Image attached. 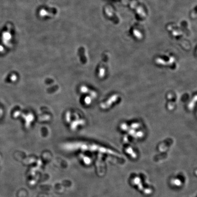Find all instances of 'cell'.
I'll return each mask as SVG.
<instances>
[{
	"instance_id": "cell-1",
	"label": "cell",
	"mask_w": 197,
	"mask_h": 197,
	"mask_svg": "<svg viewBox=\"0 0 197 197\" xmlns=\"http://www.w3.org/2000/svg\"><path fill=\"white\" fill-rule=\"evenodd\" d=\"M64 148L68 151L98 152L103 154L111 155L118 158H121V155L116 151L112 150L99 145L84 141H74L66 143L63 146Z\"/></svg>"
}]
</instances>
